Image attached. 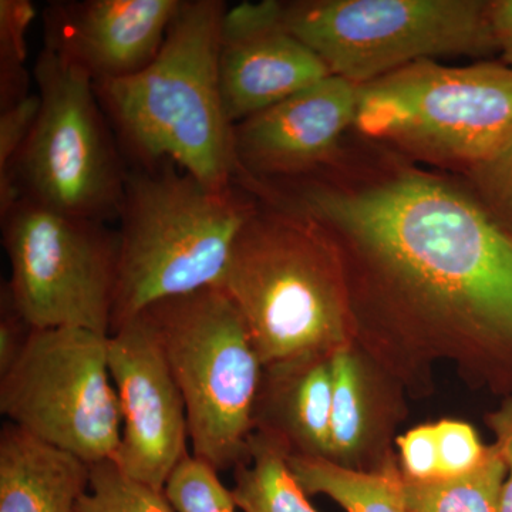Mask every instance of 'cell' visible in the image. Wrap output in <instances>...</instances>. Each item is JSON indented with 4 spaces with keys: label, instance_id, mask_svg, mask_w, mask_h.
<instances>
[{
    "label": "cell",
    "instance_id": "7a4b0ae2",
    "mask_svg": "<svg viewBox=\"0 0 512 512\" xmlns=\"http://www.w3.org/2000/svg\"><path fill=\"white\" fill-rule=\"evenodd\" d=\"M261 198L217 288L238 309L264 367L329 355L355 340L338 249L305 212Z\"/></svg>",
    "mask_w": 512,
    "mask_h": 512
},
{
    "label": "cell",
    "instance_id": "52a82bcc",
    "mask_svg": "<svg viewBox=\"0 0 512 512\" xmlns=\"http://www.w3.org/2000/svg\"><path fill=\"white\" fill-rule=\"evenodd\" d=\"M484 0H299L284 19L333 76L365 86L421 60L497 52Z\"/></svg>",
    "mask_w": 512,
    "mask_h": 512
},
{
    "label": "cell",
    "instance_id": "44dd1931",
    "mask_svg": "<svg viewBox=\"0 0 512 512\" xmlns=\"http://www.w3.org/2000/svg\"><path fill=\"white\" fill-rule=\"evenodd\" d=\"M76 512H175L164 490L124 473L116 461L90 466V487Z\"/></svg>",
    "mask_w": 512,
    "mask_h": 512
},
{
    "label": "cell",
    "instance_id": "f546056e",
    "mask_svg": "<svg viewBox=\"0 0 512 512\" xmlns=\"http://www.w3.org/2000/svg\"><path fill=\"white\" fill-rule=\"evenodd\" d=\"M488 18L501 62L512 67V0L490 2Z\"/></svg>",
    "mask_w": 512,
    "mask_h": 512
},
{
    "label": "cell",
    "instance_id": "277c9868",
    "mask_svg": "<svg viewBox=\"0 0 512 512\" xmlns=\"http://www.w3.org/2000/svg\"><path fill=\"white\" fill-rule=\"evenodd\" d=\"M256 205L235 185L214 190L173 161L128 170L111 332L153 303L217 288Z\"/></svg>",
    "mask_w": 512,
    "mask_h": 512
},
{
    "label": "cell",
    "instance_id": "8fae6325",
    "mask_svg": "<svg viewBox=\"0 0 512 512\" xmlns=\"http://www.w3.org/2000/svg\"><path fill=\"white\" fill-rule=\"evenodd\" d=\"M109 369L121 417L114 461L128 476L164 490L191 453L187 410L163 350L140 315L111 332Z\"/></svg>",
    "mask_w": 512,
    "mask_h": 512
},
{
    "label": "cell",
    "instance_id": "f1b7e54d",
    "mask_svg": "<svg viewBox=\"0 0 512 512\" xmlns=\"http://www.w3.org/2000/svg\"><path fill=\"white\" fill-rule=\"evenodd\" d=\"M487 424L495 437L494 446L507 467L501 512H512V396L505 397L500 407L488 414Z\"/></svg>",
    "mask_w": 512,
    "mask_h": 512
},
{
    "label": "cell",
    "instance_id": "5bb4252c",
    "mask_svg": "<svg viewBox=\"0 0 512 512\" xmlns=\"http://www.w3.org/2000/svg\"><path fill=\"white\" fill-rule=\"evenodd\" d=\"M181 0L53 2L45 47L82 67L94 84L133 76L153 62Z\"/></svg>",
    "mask_w": 512,
    "mask_h": 512
},
{
    "label": "cell",
    "instance_id": "4316f807",
    "mask_svg": "<svg viewBox=\"0 0 512 512\" xmlns=\"http://www.w3.org/2000/svg\"><path fill=\"white\" fill-rule=\"evenodd\" d=\"M402 460V474L414 481L441 478L439 447L434 424H424L407 431L397 440Z\"/></svg>",
    "mask_w": 512,
    "mask_h": 512
},
{
    "label": "cell",
    "instance_id": "8992f818",
    "mask_svg": "<svg viewBox=\"0 0 512 512\" xmlns=\"http://www.w3.org/2000/svg\"><path fill=\"white\" fill-rule=\"evenodd\" d=\"M355 128L410 163L466 171L512 131V67L410 64L360 86Z\"/></svg>",
    "mask_w": 512,
    "mask_h": 512
},
{
    "label": "cell",
    "instance_id": "cb8c5ba5",
    "mask_svg": "<svg viewBox=\"0 0 512 512\" xmlns=\"http://www.w3.org/2000/svg\"><path fill=\"white\" fill-rule=\"evenodd\" d=\"M464 174L474 197L512 235V131Z\"/></svg>",
    "mask_w": 512,
    "mask_h": 512
},
{
    "label": "cell",
    "instance_id": "9a60e30c",
    "mask_svg": "<svg viewBox=\"0 0 512 512\" xmlns=\"http://www.w3.org/2000/svg\"><path fill=\"white\" fill-rule=\"evenodd\" d=\"M332 353L264 367L254 433L278 441L289 456L329 457Z\"/></svg>",
    "mask_w": 512,
    "mask_h": 512
},
{
    "label": "cell",
    "instance_id": "e0dca14e",
    "mask_svg": "<svg viewBox=\"0 0 512 512\" xmlns=\"http://www.w3.org/2000/svg\"><path fill=\"white\" fill-rule=\"evenodd\" d=\"M356 340L330 356L333 372L332 419L328 460L339 466L367 470L386 441L387 409L379 375Z\"/></svg>",
    "mask_w": 512,
    "mask_h": 512
},
{
    "label": "cell",
    "instance_id": "603a6c76",
    "mask_svg": "<svg viewBox=\"0 0 512 512\" xmlns=\"http://www.w3.org/2000/svg\"><path fill=\"white\" fill-rule=\"evenodd\" d=\"M164 493L175 512H237L229 488L218 471L190 453L168 478Z\"/></svg>",
    "mask_w": 512,
    "mask_h": 512
},
{
    "label": "cell",
    "instance_id": "ffe728a7",
    "mask_svg": "<svg viewBox=\"0 0 512 512\" xmlns=\"http://www.w3.org/2000/svg\"><path fill=\"white\" fill-rule=\"evenodd\" d=\"M507 467L491 444L483 463L461 476L414 481L399 474L407 512H501Z\"/></svg>",
    "mask_w": 512,
    "mask_h": 512
},
{
    "label": "cell",
    "instance_id": "30bf717a",
    "mask_svg": "<svg viewBox=\"0 0 512 512\" xmlns=\"http://www.w3.org/2000/svg\"><path fill=\"white\" fill-rule=\"evenodd\" d=\"M0 413L90 466L116 460L121 417L109 336L79 328L32 329L16 362L0 375Z\"/></svg>",
    "mask_w": 512,
    "mask_h": 512
},
{
    "label": "cell",
    "instance_id": "4fadbf2b",
    "mask_svg": "<svg viewBox=\"0 0 512 512\" xmlns=\"http://www.w3.org/2000/svg\"><path fill=\"white\" fill-rule=\"evenodd\" d=\"M218 73L232 126L332 76L326 64L293 35L284 2H242L222 19Z\"/></svg>",
    "mask_w": 512,
    "mask_h": 512
},
{
    "label": "cell",
    "instance_id": "5b68a950",
    "mask_svg": "<svg viewBox=\"0 0 512 512\" xmlns=\"http://www.w3.org/2000/svg\"><path fill=\"white\" fill-rule=\"evenodd\" d=\"M138 315L183 394L191 453L218 473L245 463L264 365L234 303L205 288Z\"/></svg>",
    "mask_w": 512,
    "mask_h": 512
},
{
    "label": "cell",
    "instance_id": "d6986e66",
    "mask_svg": "<svg viewBox=\"0 0 512 512\" xmlns=\"http://www.w3.org/2000/svg\"><path fill=\"white\" fill-rule=\"evenodd\" d=\"M289 451L264 434L252 433L248 458L234 468L231 488L242 512H319L293 476Z\"/></svg>",
    "mask_w": 512,
    "mask_h": 512
},
{
    "label": "cell",
    "instance_id": "d4e9b609",
    "mask_svg": "<svg viewBox=\"0 0 512 512\" xmlns=\"http://www.w3.org/2000/svg\"><path fill=\"white\" fill-rule=\"evenodd\" d=\"M39 107V94L30 93L18 103L0 110V217L19 200L12 185L13 168L35 126Z\"/></svg>",
    "mask_w": 512,
    "mask_h": 512
},
{
    "label": "cell",
    "instance_id": "7402d4cb",
    "mask_svg": "<svg viewBox=\"0 0 512 512\" xmlns=\"http://www.w3.org/2000/svg\"><path fill=\"white\" fill-rule=\"evenodd\" d=\"M36 15L30 0H0V110L30 94L26 36Z\"/></svg>",
    "mask_w": 512,
    "mask_h": 512
},
{
    "label": "cell",
    "instance_id": "83f0119b",
    "mask_svg": "<svg viewBox=\"0 0 512 512\" xmlns=\"http://www.w3.org/2000/svg\"><path fill=\"white\" fill-rule=\"evenodd\" d=\"M30 333L32 328L13 305L8 285L3 284L0 292V375L8 372L16 362Z\"/></svg>",
    "mask_w": 512,
    "mask_h": 512
},
{
    "label": "cell",
    "instance_id": "3957f363",
    "mask_svg": "<svg viewBox=\"0 0 512 512\" xmlns=\"http://www.w3.org/2000/svg\"><path fill=\"white\" fill-rule=\"evenodd\" d=\"M227 9L221 0H181L153 62L96 84L107 117L141 164L173 161L214 190L234 187L238 178L218 73Z\"/></svg>",
    "mask_w": 512,
    "mask_h": 512
},
{
    "label": "cell",
    "instance_id": "9c48e42d",
    "mask_svg": "<svg viewBox=\"0 0 512 512\" xmlns=\"http://www.w3.org/2000/svg\"><path fill=\"white\" fill-rule=\"evenodd\" d=\"M2 218L13 305L32 329L79 328L110 336L119 232L29 198Z\"/></svg>",
    "mask_w": 512,
    "mask_h": 512
},
{
    "label": "cell",
    "instance_id": "ac0fdd59",
    "mask_svg": "<svg viewBox=\"0 0 512 512\" xmlns=\"http://www.w3.org/2000/svg\"><path fill=\"white\" fill-rule=\"evenodd\" d=\"M293 476L308 495H326L346 512H407L392 463L365 471L339 466L328 458L289 456Z\"/></svg>",
    "mask_w": 512,
    "mask_h": 512
},
{
    "label": "cell",
    "instance_id": "484cf974",
    "mask_svg": "<svg viewBox=\"0 0 512 512\" xmlns=\"http://www.w3.org/2000/svg\"><path fill=\"white\" fill-rule=\"evenodd\" d=\"M439 447L441 478L461 476L480 466L490 446H484L477 431L463 421L443 420L434 424Z\"/></svg>",
    "mask_w": 512,
    "mask_h": 512
},
{
    "label": "cell",
    "instance_id": "ba28073f",
    "mask_svg": "<svg viewBox=\"0 0 512 512\" xmlns=\"http://www.w3.org/2000/svg\"><path fill=\"white\" fill-rule=\"evenodd\" d=\"M35 79L39 113L13 168L15 194L73 217L119 220L128 170L92 77L43 47Z\"/></svg>",
    "mask_w": 512,
    "mask_h": 512
},
{
    "label": "cell",
    "instance_id": "2e32d148",
    "mask_svg": "<svg viewBox=\"0 0 512 512\" xmlns=\"http://www.w3.org/2000/svg\"><path fill=\"white\" fill-rule=\"evenodd\" d=\"M90 464L12 423L0 431V512H76Z\"/></svg>",
    "mask_w": 512,
    "mask_h": 512
},
{
    "label": "cell",
    "instance_id": "7c38bea8",
    "mask_svg": "<svg viewBox=\"0 0 512 512\" xmlns=\"http://www.w3.org/2000/svg\"><path fill=\"white\" fill-rule=\"evenodd\" d=\"M360 86L339 76L292 94L234 126L238 178L245 188L303 180L340 158V143L355 127Z\"/></svg>",
    "mask_w": 512,
    "mask_h": 512
},
{
    "label": "cell",
    "instance_id": "6da1fadb",
    "mask_svg": "<svg viewBox=\"0 0 512 512\" xmlns=\"http://www.w3.org/2000/svg\"><path fill=\"white\" fill-rule=\"evenodd\" d=\"M286 185L269 195L332 238L356 343L380 366L453 360L512 396V235L473 192L400 157Z\"/></svg>",
    "mask_w": 512,
    "mask_h": 512
}]
</instances>
